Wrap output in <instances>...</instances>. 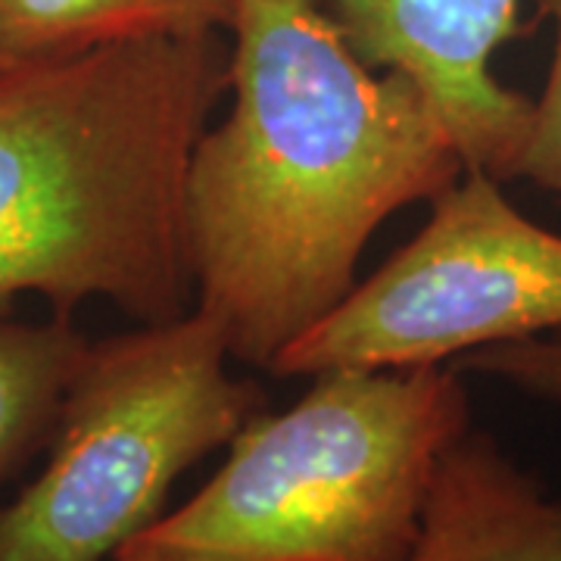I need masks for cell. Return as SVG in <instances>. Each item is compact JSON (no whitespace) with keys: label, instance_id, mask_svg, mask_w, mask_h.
Listing matches in <instances>:
<instances>
[{"label":"cell","instance_id":"cell-7","mask_svg":"<svg viewBox=\"0 0 561 561\" xmlns=\"http://www.w3.org/2000/svg\"><path fill=\"white\" fill-rule=\"evenodd\" d=\"M405 561H561V500L468 427L443 456Z\"/></svg>","mask_w":561,"mask_h":561},{"label":"cell","instance_id":"cell-10","mask_svg":"<svg viewBox=\"0 0 561 561\" xmlns=\"http://www.w3.org/2000/svg\"><path fill=\"white\" fill-rule=\"evenodd\" d=\"M537 7L556 25V54L540 101H534L530 110V128L515 179L534 181L561 201V0H537Z\"/></svg>","mask_w":561,"mask_h":561},{"label":"cell","instance_id":"cell-3","mask_svg":"<svg viewBox=\"0 0 561 561\" xmlns=\"http://www.w3.org/2000/svg\"><path fill=\"white\" fill-rule=\"evenodd\" d=\"M256 415L197 496L113 561H405L443 456L471 427L449 365L331 368Z\"/></svg>","mask_w":561,"mask_h":561},{"label":"cell","instance_id":"cell-5","mask_svg":"<svg viewBox=\"0 0 561 561\" xmlns=\"http://www.w3.org/2000/svg\"><path fill=\"white\" fill-rule=\"evenodd\" d=\"M561 328V234L522 216L481 169L431 201V219L316 328L268 365L302 378L331 368L446 365Z\"/></svg>","mask_w":561,"mask_h":561},{"label":"cell","instance_id":"cell-11","mask_svg":"<svg viewBox=\"0 0 561 561\" xmlns=\"http://www.w3.org/2000/svg\"><path fill=\"white\" fill-rule=\"evenodd\" d=\"M453 368L500 378L530 397L561 405V341L527 337V341L483 346L459 356Z\"/></svg>","mask_w":561,"mask_h":561},{"label":"cell","instance_id":"cell-6","mask_svg":"<svg viewBox=\"0 0 561 561\" xmlns=\"http://www.w3.org/2000/svg\"><path fill=\"white\" fill-rule=\"evenodd\" d=\"M371 69L412 79L446 122L465 169L515 179L534 101L490 60L518 32L522 0H319Z\"/></svg>","mask_w":561,"mask_h":561},{"label":"cell","instance_id":"cell-2","mask_svg":"<svg viewBox=\"0 0 561 561\" xmlns=\"http://www.w3.org/2000/svg\"><path fill=\"white\" fill-rule=\"evenodd\" d=\"M221 88L216 35L0 69V309L35 294L57 316H184V179Z\"/></svg>","mask_w":561,"mask_h":561},{"label":"cell","instance_id":"cell-9","mask_svg":"<svg viewBox=\"0 0 561 561\" xmlns=\"http://www.w3.org/2000/svg\"><path fill=\"white\" fill-rule=\"evenodd\" d=\"M88 343L69 316L0 319V486L50 443Z\"/></svg>","mask_w":561,"mask_h":561},{"label":"cell","instance_id":"cell-4","mask_svg":"<svg viewBox=\"0 0 561 561\" xmlns=\"http://www.w3.org/2000/svg\"><path fill=\"white\" fill-rule=\"evenodd\" d=\"M219 324L194 309L88 343L41 474L0 505V561H113L187 468L260 415Z\"/></svg>","mask_w":561,"mask_h":561},{"label":"cell","instance_id":"cell-1","mask_svg":"<svg viewBox=\"0 0 561 561\" xmlns=\"http://www.w3.org/2000/svg\"><path fill=\"white\" fill-rule=\"evenodd\" d=\"M231 110L184 179L197 309L268 368L356 287L371 234L465 175L412 79L362 60L319 0H234Z\"/></svg>","mask_w":561,"mask_h":561},{"label":"cell","instance_id":"cell-8","mask_svg":"<svg viewBox=\"0 0 561 561\" xmlns=\"http://www.w3.org/2000/svg\"><path fill=\"white\" fill-rule=\"evenodd\" d=\"M231 16L234 0H0V69L125 41L209 38Z\"/></svg>","mask_w":561,"mask_h":561}]
</instances>
